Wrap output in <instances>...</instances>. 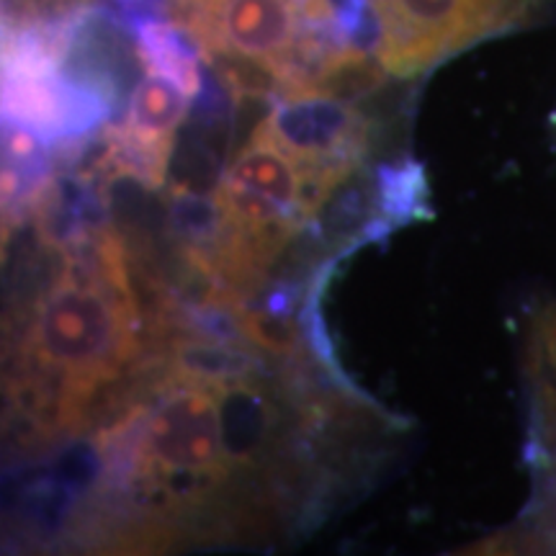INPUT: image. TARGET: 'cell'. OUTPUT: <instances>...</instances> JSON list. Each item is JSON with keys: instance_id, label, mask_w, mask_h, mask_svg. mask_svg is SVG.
<instances>
[{"instance_id": "obj_1", "label": "cell", "mask_w": 556, "mask_h": 556, "mask_svg": "<svg viewBox=\"0 0 556 556\" xmlns=\"http://www.w3.org/2000/svg\"><path fill=\"white\" fill-rule=\"evenodd\" d=\"M137 299L127 261L114 238H99L90 263L62 255V268L41 289L21 338V407L45 430H80L96 402L114 415L122 381L139 377Z\"/></svg>"}, {"instance_id": "obj_2", "label": "cell", "mask_w": 556, "mask_h": 556, "mask_svg": "<svg viewBox=\"0 0 556 556\" xmlns=\"http://www.w3.org/2000/svg\"><path fill=\"white\" fill-rule=\"evenodd\" d=\"M160 13L238 101L304 93L345 52L368 50L364 0H163Z\"/></svg>"}, {"instance_id": "obj_3", "label": "cell", "mask_w": 556, "mask_h": 556, "mask_svg": "<svg viewBox=\"0 0 556 556\" xmlns=\"http://www.w3.org/2000/svg\"><path fill=\"white\" fill-rule=\"evenodd\" d=\"M368 50L392 78H426L456 54L546 24L556 0H364Z\"/></svg>"}, {"instance_id": "obj_4", "label": "cell", "mask_w": 556, "mask_h": 556, "mask_svg": "<svg viewBox=\"0 0 556 556\" xmlns=\"http://www.w3.org/2000/svg\"><path fill=\"white\" fill-rule=\"evenodd\" d=\"M528 456L533 503L526 526L513 528L505 546H544L556 552V299L541 302L526 328Z\"/></svg>"}, {"instance_id": "obj_5", "label": "cell", "mask_w": 556, "mask_h": 556, "mask_svg": "<svg viewBox=\"0 0 556 556\" xmlns=\"http://www.w3.org/2000/svg\"><path fill=\"white\" fill-rule=\"evenodd\" d=\"M554 131H556V119H554Z\"/></svg>"}]
</instances>
